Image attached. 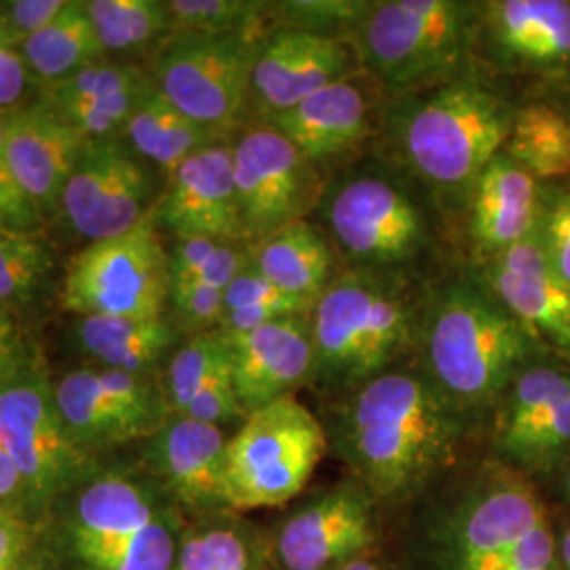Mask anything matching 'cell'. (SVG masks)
<instances>
[{
  "label": "cell",
  "instance_id": "10",
  "mask_svg": "<svg viewBox=\"0 0 570 570\" xmlns=\"http://www.w3.org/2000/svg\"><path fill=\"white\" fill-rule=\"evenodd\" d=\"M254 35H171L150 70L165 98L188 119L233 140L249 125Z\"/></svg>",
  "mask_w": 570,
  "mask_h": 570
},
{
  "label": "cell",
  "instance_id": "9",
  "mask_svg": "<svg viewBox=\"0 0 570 570\" xmlns=\"http://www.w3.org/2000/svg\"><path fill=\"white\" fill-rule=\"evenodd\" d=\"M171 273L155 209L127 233L85 245L70 261L61 308L79 317H161Z\"/></svg>",
  "mask_w": 570,
  "mask_h": 570
},
{
  "label": "cell",
  "instance_id": "42",
  "mask_svg": "<svg viewBox=\"0 0 570 570\" xmlns=\"http://www.w3.org/2000/svg\"><path fill=\"white\" fill-rule=\"evenodd\" d=\"M7 112H0V226L13 230H41L45 225L39 209L23 193L4 153Z\"/></svg>",
  "mask_w": 570,
  "mask_h": 570
},
{
  "label": "cell",
  "instance_id": "37",
  "mask_svg": "<svg viewBox=\"0 0 570 570\" xmlns=\"http://www.w3.org/2000/svg\"><path fill=\"white\" fill-rule=\"evenodd\" d=\"M150 81L153 75L144 70L142 66L104 60L82 68L66 81L45 87L41 98L51 104L102 100L140 91Z\"/></svg>",
  "mask_w": 570,
  "mask_h": 570
},
{
  "label": "cell",
  "instance_id": "17",
  "mask_svg": "<svg viewBox=\"0 0 570 570\" xmlns=\"http://www.w3.org/2000/svg\"><path fill=\"white\" fill-rule=\"evenodd\" d=\"M374 497L357 480L324 490L277 532L284 570H336L364 558L376 541Z\"/></svg>",
  "mask_w": 570,
  "mask_h": 570
},
{
  "label": "cell",
  "instance_id": "23",
  "mask_svg": "<svg viewBox=\"0 0 570 570\" xmlns=\"http://www.w3.org/2000/svg\"><path fill=\"white\" fill-rule=\"evenodd\" d=\"M480 284L529 330L570 353V285L556 273L537 237L490 258Z\"/></svg>",
  "mask_w": 570,
  "mask_h": 570
},
{
  "label": "cell",
  "instance_id": "32",
  "mask_svg": "<svg viewBox=\"0 0 570 570\" xmlns=\"http://www.w3.org/2000/svg\"><path fill=\"white\" fill-rule=\"evenodd\" d=\"M174 570H265V560L249 530L220 520L183 530Z\"/></svg>",
  "mask_w": 570,
  "mask_h": 570
},
{
  "label": "cell",
  "instance_id": "51",
  "mask_svg": "<svg viewBox=\"0 0 570 570\" xmlns=\"http://www.w3.org/2000/svg\"><path fill=\"white\" fill-rule=\"evenodd\" d=\"M21 570H45L42 569L41 564H32V562H26L23 564V569Z\"/></svg>",
  "mask_w": 570,
  "mask_h": 570
},
{
  "label": "cell",
  "instance_id": "44",
  "mask_svg": "<svg viewBox=\"0 0 570 570\" xmlns=\"http://www.w3.org/2000/svg\"><path fill=\"white\" fill-rule=\"evenodd\" d=\"M30 85L35 81L23 61L21 45L11 37L0 11V112L23 106Z\"/></svg>",
  "mask_w": 570,
  "mask_h": 570
},
{
  "label": "cell",
  "instance_id": "50",
  "mask_svg": "<svg viewBox=\"0 0 570 570\" xmlns=\"http://www.w3.org/2000/svg\"><path fill=\"white\" fill-rule=\"evenodd\" d=\"M336 570H383L376 562H372V560H367V558H357V560H353V562H348L345 567H341V569Z\"/></svg>",
  "mask_w": 570,
  "mask_h": 570
},
{
  "label": "cell",
  "instance_id": "41",
  "mask_svg": "<svg viewBox=\"0 0 570 570\" xmlns=\"http://www.w3.org/2000/svg\"><path fill=\"white\" fill-rule=\"evenodd\" d=\"M235 308H273L287 317L306 315L313 306L285 294L256 268L247 266L242 275H237L225 289V311Z\"/></svg>",
  "mask_w": 570,
  "mask_h": 570
},
{
  "label": "cell",
  "instance_id": "38",
  "mask_svg": "<svg viewBox=\"0 0 570 570\" xmlns=\"http://www.w3.org/2000/svg\"><path fill=\"white\" fill-rule=\"evenodd\" d=\"M567 450H570V387L529 431L499 452L522 468L546 469Z\"/></svg>",
  "mask_w": 570,
  "mask_h": 570
},
{
  "label": "cell",
  "instance_id": "39",
  "mask_svg": "<svg viewBox=\"0 0 570 570\" xmlns=\"http://www.w3.org/2000/svg\"><path fill=\"white\" fill-rule=\"evenodd\" d=\"M178 330H190L195 334L220 330L225 317V289L214 285L174 284L169 289V303Z\"/></svg>",
  "mask_w": 570,
  "mask_h": 570
},
{
  "label": "cell",
  "instance_id": "43",
  "mask_svg": "<svg viewBox=\"0 0 570 570\" xmlns=\"http://www.w3.org/2000/svg\"><path fill=\"white\" fill-rule=\"evenodd\" d=\"M180 416L220 429L230 423H244L247 412L242 406L233 385V367L220 374L212 385H207L204 393L186 407Z\"/></svg>",
  "mask_w": 570,
  "mask_h": 570
},
{
  "label": "cell",
  "instance_id": "30",
  "mask_svg": "<svg viewBox=\"0 0 570 570\" xmlns=\"http://www.w3.org/2000/svg\"><path fill=\"white\" fill-rule=\"evenodd\" d=\"M503 153L534 180L569 178V115L548 104L518 108Z\"/></svg>",
  "mask_w": 570,
  "mask_h": 570
},
{
  "label": "cell",
  "instance_id": "14",
  "mask_svg": "<svg viewBox=\"0 0 570 570\" xmlns=\"http://www.w3.org/2000/svg\"><path fill=\"white\" fill-rule=\"evenodd\" d=\"M153 197L142 159L117 138L89 140L61 195L60 214L91 242L117 237L138 225Z\"/></svg>",
  "mask_w": 570,
  "mask_h": 570
},
{
  "label": "cell",
  "instance_id": "48",
  "mask_svg": "<svg viewBox=\"0 0 570 570\" xmlns=\"http://www.w3.org/2000/svg\"><path fill=\"white\" fill-rule=\"evenodd\" d=\"M28 505V489L20 468L0 442V510L21 515Z\"/></svg>",
  "mask_w": 570,
  "mask_h": 570
},
{
  "label": "cell",
  "instance_id": "33",
  "mask_svg": "<svg viewBox=\"0 0 570 570\" xmlns=\"http://www.w3.org/2000/svg\"><path fill=\"white\" fill-rule=\"evenodd\" d=\"M230 346L220 330L193 334L165 372L164 391L171 416H180L207 385L230 370Z\"/></svg>",
  "mask_w": 570,
  "mask_h": 570
},
{
  "label": "cell",
  "instance_id": "19",
  "mask_svg": "<svg viewBox=\"0 0 570 570\" xmlns=\"http://www.w3.org/2000/svg\"><path fill=\"white\" fill-rule=\"evenodd\" d=\"M157 225L176 239L245 242L233 176V140L214 144L186 159L155 207Z\"/></svg>",
  "mask_w": 570,
  "mask_h": 570
},
{
  "label": "cell",
  "instance_id": "13",
  "mask_svg": "<svg viewBox=\"0 0 570 570\" xmlns=\"http://www.w3.org/2000/svg\"><path fill=\"white\" fill-rule=\"evenodd\" d=\"M53 393L66 428L91 454L153 438L171 419L164 385L150 374L75 370L61 376Z\"/></svg>",
  "mask_w": 570,
  "mask_h": 570
},
{
  "label": "cell",
  "instance_id": "40",
  "mask_svg": "<svg viewBox=\"0 0 570 570\" xmlns=\"http://www.w3.org/2000/svg\"><path fill=\"white\" fill-rule=\"evenodd\" d=\"M534 237L556 273L570 285V188L543 195Z\"/></svg>",
  "mask_w": 570,
  "mask_h": 570
},
{
  "label": "cell",
  "instance_id": "52",
  "mask_svg": "<svg viewBox=\"0 0 570 570\" xmlns=\"http://www.w3.org/2000/svg\"><path fill=\"white\" fill-rule=\"evenodd\" d=\"M564 489H567V494L570 497V463L569 469H567V478H564Z\"/></svg>",
  "mask_w": 570,
  "mask_h": 570
},
{
  "label": "cell",
  "instance_id": "5",
  "mask_svg": "<svg viewBox=\"0 0 570 570\" xmlns=\"http://www.w3.org/2000/svg\"><path fill=\"white\" fill-rule=\"evenodd\" d=\"M478 32L480 2L372 0L351 42L367 77L400 98L469 75Z\"/></svg>",
  "mask_w": 570,
  "mask_h": 570
},
{
  "label": "cell",
  "instance_id": "26",
  "mask_svg": "<svg viewBox=\"0 0 570 570\" xmlns=\"http://www.w3.org/2000/svg\"><path fill=\"white\" fill-rule=\"evenodd\" d=\"M247 252L252 268L285 294L311 306L320 301L341 271L336 268L334 245L311 220L285 226L265 239L247 245Z\"/></svg>",
  "mask_w": 570,
  "mask_h": 570
},
{
  "label": "cell",
  "instance_id": "46",
  "mask_svg": "<svg viewBox=\"0 0 570 570\" xmlns=\"http://www.w3.org/2000/svg\"><path fill=\"white\" fill-rule=\"evenodd\" d=\"M30 546V527L26 520L0 510V570H21Z\"/></svg>",
  "mask_w": 570,
  "mask_h": 570
},
{
  "label": "cell",
  "instance_id": "20",
  "mask_svg": "<svg viewBox=\"0 0 570 570\" xmlns=\"http://www.w3.org/2000/svg\"><path fill=\"white\" fill-rule=\"evenodd\" d=\"M478 49L505 72L548 75L569 68V0L480 2Z\"/></svg>",
  "mask_w": 570,
  "mask_h": 570
},
{
  "label": "cell",
  "instance_id": "18",
  "mask_svg": "<svg viewBox=\"0 0 570 570\" xmlns=\"http://www.w3.org/2000/svg\"><path fill=\"white\" fill-rule=\"evenodd\" d=\"M376 91L381 87L367 75H360L330 85L282 115L258 122L277 129L324 171L326 165L355 155L370 138L379 136L385 106L379 104Z\"/></svg>",
  "mask_w": 570,
  "mask_h": 570
},
{
  "label": "cell",
  "instance_id": "8",
  "mask_svg": "<svg viewBox=\"0 0 570 570\" xmlns=\"http://www.w3.org/2000/svg\"><path fill=\"white\" fill-rule=\"evenodd\" d=\"M326 449V429L296 397L247 414L226 442V510L284 505L303 492Z\"/></svg>",
  "mask_w": 570,
  "mask_h": 570
},
{
  "label": "cell",
  "instance_id": "35",
  "mask_svg": "<svg viewBox=\"0 0 570 570\" xmlns=\"http://www.w3.org/2000/svg\"><path fill=\"white\" fill-rule=\"evenodd\" d=\"M171 35H254L271 30L265 0H167Z\"/></svg>",
  "mask_w": 570,
  "mask_h": 570
},
{
  "label": "cell",
  "instance_id": "27",
  "mask_svg": "<svg viewBox=\"0 0 570 570\" xmlns=\"http://www.w3.org/2000/svg\"><path fill=\"white\" fill-rule=\"evenodd\" d=\"M122 136L140 159L157 165L167 176L199 150L228 140L188 119L165 98L155 79L125 122Z\"/></svg>",
  "mask_w": 570,
  "mask_h": 570
},
{
  "label": "cell",
  "instance_id": "28",
  "mask_svg": "<svg viewBox=\"0 0 570 570\" xmlns=\"http://www.w3.org/2000/svg\"><path fill=\"white\" fill-rule=\"evenodd\" d=\"M75 338L87 355L110 370L150 374L178 341V326L161 317H79Z\"/></svg>",
  "mask_w": 570,
  "mask_h": 570
},
{
  "label": "cell",
  "instance_id": "7",
  "mask_svg": "<svg viewBox=\"0 0 570 570\" xmlns=\"http://www.w3.org/2000/svg\"><path fill=\"white\" fill-rule=\"evenodd\" d=\"M313 216L353 268L404 275L433 242L425 205L391 167H357L327 180Z\"/></svg>",
  "mask_w": 570,
  "mask_h": 570
},
{
  "label": "cell",
  "instance_id": "22",
  "mask_svg": "<svg viewBox=\"0 0 570 570\" xmlns=\"http://www.w3.org/2000/svg\"><path fill=\"white\" fill-rule=\"evenodd\" d=\"M226 338L230 346L233 385L247 414L294 397L298 389L313 383L311 313Z\"/></svg>",
  "mask_w": 570,
  "mask_h": 570
},
{
  "label": "cell",
  "instance_id": "36",
  "mask_svg": "<svg viewBox=\"0 0 570 570\" xmlns=\"http://www.w3.org/2000/svg\"><path fill=\"white\" fill-rule=\"evenodd\" d=\"M372 0H282L271 2V28H292L353 41Z\"/></svg>",
  "mask_w": 570,
  "mask_h": 570
},
{
  "label": "cell",
  "instance_id": "4",
  "mask_svg": "<svg viewBox=\"0 0 570 570\" xmlns=\"http://www.w3.org/2000/svg\"><path fill=\"white\" fill-rule=\"evenodd\" d=\"M406 275L346 266L311 308L313 383L348 395L416 346L423 303Z\"/></svg>",
  "mask_w": 570,
  "mask_h": 570
},
{
  "label": "cell",
  "instance_id": "49",
  "mask_svg": "<svg viewBox=\"0 0 570 570\" xmlns=\"http://www.w3.org/2000/svg\"><path fill=\"white\" fill-rule=\"evenodd\" d=\"M558 553H560V569L570 570V530H567V534L562 537Z\"/></svg>",
  "mask_w": 570,
  "mask_h": 570
},
{
  "label": "cell",
  "instance_id": "1",
  "mask_svg": "<svg viewBox=\"0 0 570 570\" xmlns=\"http://www.w3.org/2000/svg\"><path fill=\"white\" fill-rule=\"evenodd\" d=\"M336 449L374 497L400 501L449 465L465 435V414L423 370L393 367L345 395Z\"/></svg>",
  "mask_w": 570,
  "mask_h": 570
},
{
  "label": "cell",
  "instance_id": "25",
  "mask_svg": "<svg viewBox=\"0 0 570 570\" xmlns=\"http://www.w3.org/2000/svg\"><path fill=\"white\" fill-rule=\"evenodd\" d=\"M543 193L539 180L501 150L482 171L468 204V235L484 263L534 235Z\"/></svg>",
  "mask_w": 570,
  "mask_h": 570
},
{
  "label": "cell",
  "instance_id": "15",
  "mask_svg": "<svg viewBox=\"0 0 570 570\" xmlns=\"http://www.w3.org/2000/svg\"><path fill=\"white\" fill-rule=\"evenodd\" d=\"M366 75L353 42L271 28L258 42L249 81V122L294 108L330 85Z\"/></svg>",
  "mask_w": 570,
  "mask_h": 570
},
{
  "label": "cell",
  "instance_id": "47",
  "mask_svg": "<svg viewBox=\"0 0 570 570\" xmlns=\"http://www.w3.org/2000/svg\"><path fill=\"white\" fill-rule=\"evenodd\" d=\"M26 364V346L13 313L0 306V381L20 374Z\"/></svg>",
  "mask_w": 570,
  "mask_h": 570
},
{
  "label": "cell",
  "instance_id": "45",
  "mask_svg": "<svg viewBox=\"0 0 570 570\" xmlns=\"http://www.w3.org/2000/svg\"><path fill=\"white\" fill-rule=\"evenodd\" d=\"M70 0H9L0 2L4 23L16 41L23 45L60 18Z\"/></svg>",
  "mask_w": 570,
  "mask_h": 570
},
{
  "label": "cell",
  "instance_id": "2",
  "mask_svg": "<svg viewBox=\"0 0 570 570\" xmlns=\"http://www.w3.org/2000/svg\"><path fill=\"white\" fill-rule=\"evenodd\" d=\"M515 110L473 72L391 98L379 138L391 164L442 207L468 209L471 190L510 138Z\"/></svg>",
  "mask_w": 570,
  "mask_h": 570
},
{
  "label": "cell",
  "instance_id": "12",
  "mask_svg": "<svg viewBox=\"0 0 570 570\" xmlns=\"http://www.w3.org/2000/svg\"><path fill=\"white\" fill-rule=\"evenodd\" d=\"M233 176L247 245L308 220L327 184L317 165L265 122H249L233 138Z\"/></svg>",
  "mask_w": 570,
  "mask_h": 570
},
{
  "label": "cell",
  "instance_id": "34",
  "mask_svg": "<svg viewBox=\"0 0 570 570\" xmlns=\"http://www.w3.org/2000/svg\"><path fill=\"white\" fill-rule=\"evenodd\" d=\"M53 268L51 245L41 230L0 226V306L11 313L30 305Z\"/></svg>",
  "mask_w": 570,
  "mask_h": 570
},
{
  "label": "cell",
  "instance_id": "16",
  "mask_svg": "<svg viewBox=\"0 0 570 570\" xmlns=\"http://www.w3.org/2000/svg\"><path fill=\"white\" fill-rule=\"evenodd\" d=\"M546 520L548 510L524 478L508 469L487 473L442 532V569H478L513 550Z\"/></svg>",
  "mask_w": 570,
  "mask_h": 570
},
{
  "label": "cell",
  "instance_id": "29",
  "mask_svg": "<svg viewBox=\"0 0 570 570\" xmlns=\"http://www.w3.org/2000/svg\"><path fill=\"white\" fill-rule=\"evenodd\" d=\"M21 53L32 81L42 89L108 60L89 18L87 0H70L58 20L21 45Z\"/></svg>",
  "mask_w": 570,
  "mask_h": 570
},
{
  "label": "cell",
  "instance_id": "6",
  "mask_svg": "<svg viewBox=\"0 0 570 570\" xmlns=\"http://www.w3.org/2000/svg\"><path fill=\"white\" fill-rule=\"evenodd\" d=\"M157 480L96 471L75 492L66 546L81 570H174L183 530Z\"/></svg>",
  "mask_w": 570,
  "mask_h": 570
},
{
  "label": "cell",
  "instance_id": "24",
  "mask_svg": "<svg viewBox=\"0 0 570 570\" xmlns=\"http://www.w3.org/2000/svg\"><path fill=\"white\" fill-rule=\"evenodd\" d=\"M225 429L171 416L148 438L144 461L169 497L199 513L226 510Z\"/></svg>",
  "mask_w": 570,
  "mask_h": 570
},
{
  "label": "cell",
  "instance_id": "3",
  "mask_svg": "<svg viewBox=\"0 0 570 570\" xmlns=\"http://www.w3.org/2000/svg\"><path fill=\"white\" fill-rule=\"evenodd\" d=\"M534 336L478 279L429 292L416 348L423 372L463 412L490 406L524 370Z\"/></svg>",
  "mask_w": 570,
  "mask_h": 570
},
{
  "label": "cell",
  "instance_id": "21",
  "mask_svg": "<svg viewBox=\"0 0 570 570\" xmlns=\"http://www.w3.org/2000/svg\"><path fill=\"white\" fill-rule=\"evenodd\" d=\"M87 138L45 100L7 112L4 153L23 193L47 220L81 159Z\"/></svg>",
  "mask_w": 570,
  "mask_h": 570
},
{
  "label": "cell",
  "instance_id": "11",
  "mask_svg": "<svg viewBox=\"0 0 570 570\" xmlns=\"http://www.w3.org/2000/svg\"><path fill=\"white\" fill-rule=\"evenodd\" d=\"M0 442L20 468L30 505H47L98 471L66 428L53 387L30 366L0 381Z\"/></svg>",
  "mask_w": 570,
  "mask_h": 570
},
{
  "label": "cell",
  "instance_id": "31",
  "mask_svg": "<svg viewBox=\"0 0 570 570\" xmlns=\"http://www.w3.org/2000/svg\"><path fill=\"white\" fill-rule=\"evenodd\" d=\"M87 11L106 56L171 37L167 0H87Z\"/></svg>",
  "mask_w": 570,
  "mask_h": 570
}]
</instances>
